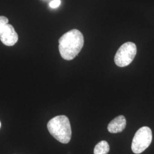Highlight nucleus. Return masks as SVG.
<instances>
[{"label":"nucleus","instance_id":"f257e3e1","mask_svg":"<svg viewBox=\"0 0 154 154\" xmlns=\"http://www.w3.org/2000/svg\"><path fill=\"white\" fill-rule=\"evenodd\" d=\"M84 38L82 33L72 29L65 33L59 39V51L61 57L65 60H73L82 49Z\"/></svg>","mask_w":154,"mask_h":154},{"label":"nucleus","instance_id":"f03ea898","mask_svg":"<svg viewBox=\"0 0 154 154\" xmlns=\"http://www.w3.org/2000/svg\"><path fill=\"white\" fill-rule=\"evenodd\" d=\"M50 134L60 142L69 143L72 138V128L69 118L65 116H58L50 120L48 123Z\"/></svg>","mask_w":154,"mask_h":154},{"label":"nucleus","instance_id":"7ed1b4c3","mask_svg":"<svg viewBox=\"0 0 154 154\" xmlns=\"http://www.w3.org/2000/svg\"><path fill=\"white\" fill-rule=\"evenodd\" d=\"M152 134L149 127L140 128L136 132L132 139L131 149L132 152L139 154L147 149L152 142Z\"/></svg>","mask_w":154,"mask_h":154},{"label":"nucleus","instance_id":"20e7f679","mask_svg":"<svg viewBox=\"0 0 154 154\" xmlns=\"http://www.w3.org/2000/svg\"><path fill=\"white\" fill-rule=\"evenodd\" d=\"M137 52L136 45L133 42L125 43L118 50L114 57V62L119 67L130 65L134 60Z\"/></svg>","mask_w":154,"mask_h":154},{"label":"nucleus","instance_id":"39448f33","mask_svg":"<svg viewBox=\"0 0 154 154\" xmlns=\"http://www.w3.org/2000/svg\"><path fill=\"white\" fill-rule=\"evenodd\" d=\"M0 40L3 44L8 46H13L18 40V35L13 26L0 22Z\"/></svg>","mask_w":154,"mask_h":154},{"label":"nucleus","instance_id":"423d86ee","mask_svg":"<svg viewBox=\"0 0 154 154\" xmlns=\"http://www.w3.org/2000/svg\"><path fill=\"white\" fill-rule=\"evenodd\" d=\"M126 126V119L124 116H119L110 122L107 130L110 133H118L124 130Z\"/></svg>","mask_w":154,"mask_h":154},{"label":"nucleus","instance_id":"0eeeda50","mask_svg":"<svg viewBox=\"0 0 154 154\" xmlns=\"http://www.w3.org/2000/svg\"><path fill=\"white\" fill-rule=\"evenodd\" d=\"M110 151V146L108 143L102 140L98 143L94 149V154H107Z\"/></svg>","mask_w":154,"mask_h":154},{"label":"nucleus","instance_id":"6e6552de","mask_svg":"<svg viewBox=\"0 0 154 154\" xmlns=\"http://www.w3.org/2000/svg\"><path fill=\"white\" fill-rule=\"evenodd\" d=\"M61 4V0H53L50 3L49 5L51 8H57Z\"/></svg>","mask_w":154,"mask_h":154},{"label":"nucleus","instance_id":"1a4fd4ad","mask_svg":"<svg viewBox=\"0 0 154 154\" xmlns=\"http://www.w3.org/2000/svg\"><path fill=\"white\" fill-rule=\"evenodd\" d=\"M0 22L8 23L9 20L8 19V18H6L5 17L0 16Z\"/></svg>","mask_w":154,"mask_h":154},{"label":"nucleus","instance_id":"9d476101","mask_svg":"<svg viewBox=\"0 0 154 154\" xmlns=\"http://www.w3.org/2000/svg\"><path fill=\"white\" fill-rule=\"evenodd\" d=\"M1 122H0V128H1Z\"/></svg>","mask_w":154,"mask_h":154}]
</instances>
